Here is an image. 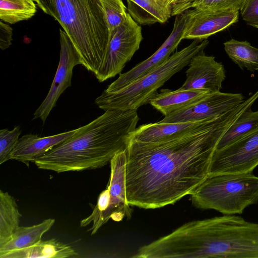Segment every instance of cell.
Instances as JSON below:
<instances>
[{"mask_svg":"<svg viewBox=\"0 0 258 258\" xmlns=\"http://www.w3.org/2000/svg\"><path fill=\"white\" fill-rule=\"evenodd\" d=\"M239 11L232 9H190L183 39L203 40L236 22Z\"/></svg>","mask_w":258,"mask_h":258,"instance_id":"obj_13","label":"cell"},{"mask_svg":"<svg viewBox=\"0 0 258 258\" xmlns=\"http://www.w3.org/2000/svg\"><path fill=\"white\" fill-rule=\"evenodd\" d=\"M77 131V128L44 137H39L34 134L24 135L19 139L10 159L29 166L30 162H34L52 148L73 136Z\"/></svg>","mask_w":258,"mask_h":258,"instance_id":"obj_15","label":"cell"},{"mask_svg":"<svg viewBox=\"0 0 258 258\" xmlns=\"http://www.w3.org/2000/svg\"><path fill=\"white\" fill-rule=\"evenodd\" d=\"M188 66L186 79L181 89L220 91L226 78L225 70L215 57L206 55L203 51L194 56Z\"/></svg>","mask_w":258,"mask_h":258,"instance_id":"obj_14","label":"cell"},{"mask_svg":"<svg viewBox=\"0 0 258 258\" xmlns=\"http://www.w3.org/2000/svg\"><path fill=\"white\" fill-rule=\"evenodd\" d=\"M34 0H0L1 21L14 24L32 18L36 12Z\"/></svg>","mask_w":258,"mask_h":258,"instance_id":"obj_23","label":"cell"},{"mask_svg":"<svg viewBox=\"0 0 258 258\" xmlns=\"http://www.w3.org/2000/svg\"><path fill=\"white\" fill-rule=\"evenodd\" d=\"M13 29L2 21L0 22V48L4 50L12 44Z\"/></svg>","mask_w":258,"mask_h":258,"instance_id":"obj_29","label":"cell"},{"mask_svg":"<svg viewBox=\"0 0 258 258\" xmlns=\"http://www.w3.org/2000/svg\"><path fill=\"white\" fill-rule=\"evenodd\" d=\"M21 214L15 199L0 190V246L7 242L19 226Z\"/></svg>","mask_w":258,"mask_h":258,"instance_id":"obj_21","label":"cell"},{"mask_svg":"<svg viewBox=\"0 0 258 258\" xmlns=\"http://www.w3.org/2000/svg\"><path fill=\"white\" fill-rule=\"evenodd\" d=\"M164 1H166V2H168V3L171 5V3H170V1H171V0H164Z\"/></svg>","mask_w":258,"mask_h":258,"instance_id":"obj_30","label":"cell"},{"mask_svg":"<svg viewBox=\"0 0 258 258\" xmlns=\"http://www.w3.org/2000/svg\"><path fill=\"white\" fill-rule=\"evenodd\" d=\"M229 57L241 69L251 72L258 71V48L246 41L231 39L224 43Z\"/></svg>","mask_w":258,"mask_h":258,"instance_id":"obj_22","label":"cell"},{"mask_svg":"<svg viewBox=\"0 0 258 258\" xmlns=\"http://www.w3.org/2000/svg\"><path fill=\"white\" fill-rule=\"evenodd\" d=\"M258 127V110H246L220 140L216 149H221Z\"/></svg>","mask_w":258,"mask_h":258,"instance_id":"obj_24","label":"cell"},{"mask_svg":"<svg viewBox=\"0 0 258 258\" xmlns=\"http://www.w3.org/2000/svg\"><path fill=\"white\" fill-rule=\"evenodd\" d=\"M67 33L81 64L95 74L105 57L110 31L101 0H34Z\"/></svg>","mask_w":258,"mask_h":258,"instance_id":"obj_4","label":"cell"},{"mask_svg":"<svg viewBox=\"0 0 258 258\" xmlns=\"http://www.w3.org/2000/svg\"><path fill=\"white\" fill-rule=\"evenodd\" d=\"M54 223V219L48 218L33 226H19L10 239L0 246V258L7 253L31 246L38 242Z\"/></svg>","mask_w":258,"mask_h":258,"instance_id":"obj_20","label":"cell"},{"mask_svg":"<svg viewBox=\"0 0 258 258\" xmlns=\"http://www.w3.org/2000/svg\"><path fill=\"white\" fill-rule=\"evenodd\" d=\"M78 255L71 246L51 238L41 240L31 246L7 253L2 258H66Z\"/></svg>","mask_w":258,"mask_h":258,"instance_id":"obj_19","label":"cell"},{"mask_svg":"<svg viewBox=\"0 0 258 258\" xmlns=\"http://www.w3.org/2000/svg\"><path fill=\"white\" fill-rule=\"evenodd\" d=\"M209 44L207 39H195L187 46L177 51L164 62L126 86L116 91L104 90L95 100L104 111L136 110L149 103L157 90L172 76L187 66L192 58L203 51Z\"/></svg>","mask_w":258,"mask_h":258,"instance_id":"obj_5","label":"cell"},{"mask_svg":"<svg viewBox=\"0 0 258 258\" xmlns=\"http://www.w3.org/2000/svg\"><path fill=\"white\" fill-rule=\"evenodd\" d=\"M148 251L152 258H258V223L234 215L189 222Z\"/></svg>","mask_w":258,"mask_h":258,"instance_id":"obj_2","label":"cell"},{"mask_svg":"<svg viewBox=\"0 0 258 258\" xmlns=\"http://www.w3.org/2000/svg\"><path fill=\"white\" fill-rule=\"evenodd\" d=\"M210 93L202 89H164L157 93L149 104L166 116L195 103Z\"/></svg>","mask_w":258,"mask_h":258,"instance_id":"obj_17","label":"cell"},{"mask_svg":"<svg viewBox=\"0 0 258 258\" xmlns=\"http://www.w3.org/2000/svg\"><path fill=\"white\" fill-rule=\"evenodd\" d=\"M243 101L199 128L168 140L142 142L128 138L125 184L132 206L154 209L191 194L209 174L221 138L246 110Z\"/></svg>","mask_w":258,"mask_h":258,"instance_id":"obj_1","label":"cell"},{"mask_svg":"<svg viewBox=\"0 0 258 258\" xmlns=\"http://www.w3.org/2000/svg\"><path fill=\"white\" fill-rule=\"evenodd\" d=\"M59 34L60 50L57 69L47 96L33 114V119L40 118L43 123L60 95L71 86L74 67L81 64L79 54L67 33L60 29Z\"/></svg>","mask_w":258,"mask_h":258,"instance_id":"obj_10","label":"cell"},{"mask_svg":"<svg viewBox=\"0 0 258 258\" xmlns=\"http://www.w3.org/2000/svg\"><path fill=\"white\" fill-rule=\"evenodd\" d=\"M21 134L20 126H16L12 130L4 128L0 131V164L11 160V155Z\"/></svg>","mask_w":258,"mask_h":258,"instance_id":"obj_26","label":"cell"},{"mask_svg":"<svg viewBox=\"0 0 258 258\" xmlns=\"http://www.w3.org/2000/svg\"><path fill=\"white\" fill-rule=\"evenodd\" d=\"M174 1V0H171V1H170L171 5L172 4V3H173V2Z\"/></svg>","mask_w":258,"mask_h":258,"instance_id":"obj_31","label":"cell"},{"mask_svg":"<svg viewBox=\"0 0 258 258\" xmlns=\"http://www.w3.org/2000/svg\"><path fill=\"white\" fill-rule=\"evenodd\" d=\"M139 120L136 110H106L34 163L39 169L57 173L101 168L126 150Z\"/></svg>","mask_w":258,"mask_h":258,"instance_id":"obj_3","label":"cell"},{"mask_svg":"<svg viewBox=\"0 0 258 258\" xmlns=\"http://www.w3.org/2000/svg\"><path fill=\"white\" fill-rule=\"evenodd\" d=\"M244 0H196L190 6L195 9H232L239 11Z\"/></svg>","mask_w":258,"mask_h":258,"instance_id":"obj_27","label":"cell"},{"mask_svg":"<svg viewBox=\"0 0 258 258\" xmlns=\"http://www.w3.org/2000/svg\"><path fill=\"white\" fill-rule=\"evenodd\" d=\"M127 11L140 25L166 22L172 16V7L164 0H126Z\"/></svg>","mask_w":258,"mask_h":258,"instance_id":"obj_18","label":"cell"},{"mask_svg":"<svg viewBox=\"0 0 258 258\" xmlns=\"http://www.w3.org/2000/svg\"><path fill=\"white\" fill-rule=\"evenodd\" d=\"M101 1L111 32L125 20L128 13L122 0Z\"/></svg>","mask_w":258,"mask_h":258,"instance_id":"obj_25","label":"cell"},{"mask_svg":"<svg viewBox=\"0 0 258 258\" xmlns=\"http://www.w3.org/2000/svg\"><path fill=\"white\" fill-rule=\"evenodd\" d=\"M190 198L199 209L240 214L258 202V176L252 172L208 175Z\"/></svg>","mask_w":258,"mask_h":258,"instance_id":"obj_6","label":"cell"},{"mask_svg":"<svg viewBox=\"0 0 258 258\" xmlns=\"http://www.w3.org/2000/svg\"><path fill=\"white\" fill-rule=\"evenodd\" d=\"M143 39L141 25L128 14L125 20L110 32L105 57L94 74L98 81L103 82L120 74L140 48Z\"/></svg>","mask_w":258,"mask_h":258,"instance_id":"obj_8","label":"cell"},{"mask_svg":"<svg viewBox=\"0 0 258 258\" xmlns=\"http://www.w3.org/2000/svg\"><path fill=\"white\" fill-rule=\"evenodd\" d=\"M190 13V10L189 9L175 16L171 33L155 52L131 70L120 74L118 78L105 90L112 92L123 88L166 61L183 39V31Z\"/></svg>","mask_w":258,"mask_h":258,"instance_id":"obj_11","label":"cell"},{"mask_svg":"<svg viewBox=\"0 0 258 258\" xmlns=\"http://www.w3.org/2000/svg\"><path fill=\"white\" fill-rule=\"evenodd\" d=\"M258 165V127L231 144L216 149L209 175L252 172Z\"/></svg>","mask_w":258,"mask_h":258,"instance_id":"obj_9","label":"cell"},{"mask_svg":"<svg viewBox=\"0 0 258 258\" xmlns=\"http://www.w3.org/2000/svg\"><path fill=\"white\" fill-rule=\"evenodd\" d=\"M240 11L247 24L258 28V0H244Z\"/></svg>","mask_w":258,"mask_h":258,"instance_id":"obj_28","label":"cell"},{"mask_svg":"<svg viewBox=\"0 0 258 258\" xmlns=\"http://www.w3.org/2000/svg\"><path fill=\"white\" fill-rule=\"evenodd\" d=\"M176 123H155L142 124L137 127L129 137L142 142H159L168 140L194 131L202 126L209 118Z\"/></svg>","mask_w":258,"mask_h":258,"instance_id":"obj_16","label":"cell"},{"mask_svg":"<svg viewBox=\"0 0 258 258\" xmlns=\"http://www.w3.org/2000/svg\"><path fill=\"white\" fill-rule=\"evenodd\" d=\"M240 93L211 92L199 101L164 116L163 123L195 121L219 115L244 101Z\"/></svg>","mask_w":258,"mask_h":258,"instance_id":"obj_12","label":"cell"},{"mask_svg":"<svg viewBox=\"0 0 258 258\" xmlns=\"http://www.w3.org/2000/svg\"><path fill=\"white\" fill-rule=\"evenodd\" d=\"M126 150L117 153L111 159L110 175L106 189L99 195L91 214L80 221L81 227L92 223L88 230L94 235L111 219L119 222L124 217L130 219L132 209L126 200L125 174Z\"/></svg>","mask_w":258,"mask_h":258,"instance_id":"obj_7","label":"cell"}]
</instances>
